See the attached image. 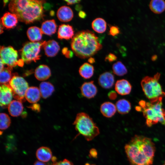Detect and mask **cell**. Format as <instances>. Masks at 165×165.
Listing matches in <instances>:
<instances>
[{
    "label": "cell",
    "mask_w": 165,
    "mask_h": 165,
    "mask_svg": "<svg viewBox=\"0 0 165 165\" xmlns=\"http://www.w3.org/2000/svg\"><path fill=\"white\" fill-rule=\"evenodd\" d=\"M51 160L52 163L50 165H73L71 162L66 159L57 161L56 158L55 156H53Z\"/></svg>",
    "instance_id": "34"
},
{
    "label": "cell",
    "mask_w": 165,
    "mask_h": 165,
    "mask_svg": "<svg viewBox=\"0 0 165 165\" xmlns=\"http://www.w3.org/2000/svg\"><path fill=\"white\" fill-rule=\"evenodd\" d=\"M45 42H28L25 43L20 50L23 61L28 63L39 60L40 57L39 53L41 47Z\"/></svg>",
    "instance_id": "7"
},
{
    "label": "cell",
    "mask_w": 165,
    "mask_h": 165,
    "mask_svg": "<svg viewBox=\"0 0 165 165\" xmlns=\"http://www.w3.org/2000/svg\"><path fill=\"white\" fill-rule=\"evenodd\" d=\"M100 112L102 115L107 118H111L116 113V105L109 101L103 103L101 105Z\"/></svg>",
    "instance_id": "21"
},
{
    "label": "cell",
    "mask_w": 165,
    "mask_h": 165,
    "mask_svg": "<svg viewBox=\"0 0 165 165\" xmlns=\"http://www.w3.org/2000/svg\"><path fill=\"white\" fill-rule=\"evenodd\" d=\"M66 2L67 4L68 5H72L76 3H77L80 2H81L80 0H64Z\"/></svg>",
    "instance_id": "39"
},
{
    "label": "cell",
    "mask_w": 165,
    "mask_h": 165,
    "mask_svg": "<svg viewBox=\"0 0 165 165\" xmlns=\"http://www.w3.org/2000/svg\"><path fill=\"white\" fill-rule=\"evenodd\" d=\"M12 90L9 84H2L0 87V104L1 107H8L12 101Z\"/></svg>",
    "instance_id": "11"
},
{
    "label": "cell",
    "mask_w": 165,
    "mask_h": 165,
    "mask_svg": "<svg viewBox=\"0 0 165 165\" xmlns=\"http://www.w3.org/2000/svg\"><path fill=\"white\" fill-rule=\"evenodd\" d=\"M80 89L82 95L88 99L94 97L97 92V87L93 81L84 82Z\"/></svg>",
    "instance_id": "12"
},
{
    "label": "cell",
    "mask_w": 165,
    "mask_h": 165,
    "mask_svg": "<svg viewBox=\"0 0 165 165\" xmlns=\"http://www.w3.org/2000/svg\"><path fill=\"white\" fill-rule=\"evenodd\" d=\"M41 96L39 89L35 86L28 88L25 94V98L30 103H35L40 99Z\"/></svg>",
    "instance_id": "22"
},
{
    "label": "cell",
    "mask_w": 165,
    "mask_h": 165,
    "mask_svg": "<svg viewBox=\"0 0 165 165\" xmlns=\"http://www.w3.org/2000/svg\"><path fill=\"white\" fill-rule=\"evenodd\" d=\"M78 15L80 18L82 19L85 18L86 16V13L82 11H80L79 12Z\"/></svg>",
    "instance_id": "41"
},
{
    "label": "cell",
    "mask_w": 165,
    "mask_h": 165,
    "mask_svg": "<svg viewBox=\"0 0 165 165\" xmlns=\"http://www.w3.org/2000/svg\"><path fill=\"white\" fill-rule=\"evenodd\" d=\"M68 51V49L67 47L64 48L62 50V53L63 54L65 55L66 52Z\"/></svg>",
    "instance_id": "46"
},
{
    "label": "cell",
    "mask_w": 165,
    "mask_h": 165,
    "mask_svg": "<svg viewBox=\"0 0 165 165\" xmlns=\"http://www.w3.org/2000/svg\"><path fill=\"white\" fill-rule=\"evenodd\" d=\"M115 89L119 94L125 95L130 93L132 86L128 81L125 79H121L118 80L116 82Z\"/></svg>",
    "instance_id": "16"
},
{
    "label": "cell",
    "mask_w": 165,
    "mask_h": 165,
    "mask_svg": "<svg viewBox=\"0 0 165 165\" xmlns=\"http://www.w3.org/2000/svg\"><path fill=\"white\" fill-rule=\"evenodd\" d=\"M74 31L72 27L69 24H62L59 26L58 38L60 39H69L74 35Z\"/></svg>",
    "instance_id": "17"
},
{
    "label": "cell",
    "mask_w": 165,
    "mask_h": 165,
    "mask_svg": "<svg viewBox=\"0 0 165 165\" xmlns=\"http://www.w3.org/2000/svg\"><path fill=\"white\" fill-rule=\"evenodd\" d=\"M4 64L0 60V71H1L4 68Z\"/></svg>",
    "instance_id": "47"
},
{
    "label": "cell",
    "mask_w": 165,
    "mask_h": 165,
    "mask_svg": "<svg viewBox=\"0 0 165 165\" xmlns=\"http://www.w3.org/2000/svg\"><path fill=\"white\" fill-rule=\"evenodd\" d=\"M73 125L78 134L82 135L88 141L92 140L100 133L98 128L92 118L83 112L76 115Z\"/></svg>",
    "instance_id": "4"
},
{
    "label": "cell",
    "mask_w": 165,
    "mask_h": 165,
    "mask_svg": "<svg viewBox=\"0 0 165 165\" xmlns=\"http://www.w3.org/2000/svg\"><path fill=\"white\" fill-rule=\"evenodd\" d=\"M42 46L43 47L45 54L48 57L55 56L60 50L58 43L53 40L47 42L45 41Z\"/></svg>",
    "instance_id": "15"
},
{
    "label": "cell",
    "mask_w": 165,
    "mask_h": 165,
    "mask_svg": "<svg viewBox=\"0 0 165 165\" xmlns=\"http://www.w3.org/2000/svg\"><path fill=\"white\" fill-rule=\"evenodd\" d=\"M89 154L90 157L96 158L97 156V152L95 149L93 148L90 149Z\"/></svg>",
    "instance_id": "38"
},
{
    "label": "cell",
    "mask_w": 165,
    "mask_h": 165,
    "mask_svg": "<svg viewBox=\"0 0 165 165\" xmlns=\"http://www.w3.org/2000/svg\"><path fill=\"white\" fill-rule=\"evenodd\" d=\"M57 15L58 19L63 22L70 21L74 16L72 9L66 6L61 7L57 11Z\"/></svg>",
    "instance_id": "18"
},
{
    "label": "cell",
    "mask_w": 165,
    "mask_h": 165,
    "mask_svg": "<svg viewBox=\"0 0 165 165\" xmlns=\"http://www.w3.org/2000/svg\"><path fill=\"white\" fill-rule=\"evenodd\" d=\"M43 2L42 1L39 0H12L8 7L9 10L16 15L19 21L29 24L42 17Z\"/></svg>",
    "instance_id": "2"
},
{
    "label": "cell",
    "mask_w": 165,
    "mask_h": 165,
    "mask_svg": "<svg viewBox=\"0 0 165 165\" xmlns=\"http://www.w3.org/2000/svg\"><path fill=\"white\" fill-rule=\"evenodd\" d=\"M158 56L156 55H153L152 56L151 60L153 61H155L156 60Z\"/></svg>",
    "instance_id": "44"
},
{
    "label": "cell",
    "mask_w": 165,
    "mask_h": 165,
    "mask_svg": "<svg viewBox=\"0 0 165 165\" xmlns=\"http://www.w3.org/2000/svg\"><path fill=\"white\" fill-rule=\"evenodd\" d=\"M160 76V74L157 73L153 77H145L141 81L143 91L151 102H156L165 97V93L159 82Z\"/></svg>",
    "instance_id": "5"
},
{
    "label": "cell",
    "mask_w": 165,
    "mask_h": 165,
    "mask_svg": "<svg viewBox=\"0 0 165 165\" xmlns=\"http://www.w3.org/2000/svg\"><path fill=\"white\" fill-rule=\"evenodd\" d=\"M119 28L117 26H112L110 27L109 35L113 36L117 35L120 33Z\"/></svg>",
    "instance_id": "35"
},
{
    "label": "cell",
    "mask_w": 165,
    "mask_h": 165,
    "mask_svg": "<svg viewBox=\"0 0 165 165\" xmlns=\"http://www.w3.org/2000/svg\"><path fill=\"white\" fill-rule=\"evenodd\" d=\"M33 165H46L44 163L41 162L38 160L36 161Z\"/></svg>",
    "instance_id": "42"
},
{
    "label": "cell",
    "mask_w": 165,
    "mask_h": 165,
    "mask_svg": "<svg viewBox=\"0 0 165 165\" xmlns=\"http://www.w3.org/2000/svg\"></svg>",
    "instance_id": "51"
},
{
    "label": "cell",
    "mask_w": 165,
    "mask_h": 165,
    "mask_svg": "<svg viewBox=\"0 0 165 165\" xmlns=\"http://www.w3.org/2000/svg\"><path fill=\"white\" fill-rule=\"evenodd\" d=\"M94 72V66L88 63H85L80 67L79 73L83 78L87 79L91 78L93 75Z\"/></svg>",
    "instance_id": "26"
},
{
    "label": "cell",
    "mask_w": 165,
    "mask_h": 165,
    "mask_svg": "<svg viewBox=\"0 0 165 165\" xmlns=\"http://www.w3.org/2000/svg\"><path fill=\"white\" fill-rule=\"evenodd\" d=\"M149 7L153 13L160 14L165 10V1L163 0H152L149 4Z\"/></svg>",
    "instance_id": "28"
},
{
    "label": "cell",
    "mask_w": 165,
    "mask_h": 165,
    "mask_svg": "<svg viewBox=\"0 0 165 165\" xmlns=\"http://www.w3.org/2000/svg\"><path fill=\"white\" fill-rule=\"evenodd\" d=\"M117 59V57L114 54L110 53L106 57L105 60L111 62L115 61Z\"/></svg>",
    "instance_id": "36"
},
{
    "label": "cell",
    "mask_w": 165,
    "mask_h": 165,
    "mask_svg": "<svg viewBox=\"0 0 165 165\" xmlns=\"http://www.w3.org/2000/svg\"><path fill=\"white\" fill-rule=\"evenodd\" d=\"M0 119V128L1 130H6L9 127L11 120L8 115L5 113H1Z\"/></svg>",
    "instance_id": "33"
},
{
    "label": "cell",
    "mask_w": 165,
    "mask_h": 165,
    "mask_svg": "<svg viewBox=\"0 0 165 165\" xmlns=\"http://www.w3.org/2000/svg\"><path fill=\"white\" fill-rule=\"evenodd\" d=\"M163 165H165V163H164V164Z\"/></svg>",
    "instance_id": "50"
},
{
    "label": "cell",
    "mask_w": 165,
    "mask_h": 165,
    "mask_svg": "<svg viewBox=\"0 0 165 165\" xmlns=\"http://www.w3.org/2000/svg\"><path fill=\"white\" fill-rule=\"evenodd\" d=\"M115 105L118 112L121 114L128 113L131 108V105L130 102L124 99L118 100L116 102Z\"/></svg>",
    "instance_id": "29"
},
{
    "label": "cell",
    "mask_w": 165,
    "mask_h": 165,
    "mask_svg": "<svg viewBox=\"0 0 165 165\" xmlns=\"http://www.w3.org/2000/svg\"><path fill=\"white\" fill-rule=\"evenodd\" d=\"M18 55L17 52L12 46L6 47L1 46L0 47V60L4 64H6L8 67L12 69L17 64H20L17 60Z\"/></svg>",
    "instance_id": "10"
},
{
    "label": "cell",
    "mask_w": 165,
    "mask_h": 165,
    "mask_svg": "<svg viewBox=\"0 0 165 165\" xmlns=\"http://www.w3.org/2000/svg\"><path fill=\"white\" fill-rule=\"evenodd\" d=\"M130 141L138 147L146 157L153 161L156 149L151 139L142 136L135 135Z\"/></svg>",
    "instance_id": "8"
},
{
    "label": "cell",
    "mask_w": 165,
    "mask_h": 165,
    "mask_svg": "<svg viewBox=\"0 0 165 165\" xmlns=\"http://www.w3.org/2000/svg\"><path fill=\"white\" fill-rule=\"evenodd\" d=\"M85 165H90L89 163H86Z\"/></svg>",
    "instance_id": "49"
},
{
    "label": "cell",
    "mask_w": 165,
    "mask_h": 165,
    "mask_svg": "<svg viewBox=\"0 0 165 165\" xmlns=\"http://www.w3.org/2000/svg\"><path fill=\"white\" fill-rule=\"evenodd\" d=\"M89 63L91 64H92L95 62V61L94 58L91 57L89 58L88 60Z\"/></svg>",
    "instance_id": "43"
},
{
    "label": "cell",
    "mask_w": 165,
    "mask_h": 165,
    "mask_svg": "<svg viewBox=\"0 0 165 165\" xmlns=\"http://www.w3.org/2000/svg\"><path fill=\"white\" fill-rule=\"evenodd\" d=\"M162 99L153 103L140 101L137 111L142 112L146 119V123L148 127L160 123L165 125V111L162 107Z\"/></svg>",
    "instance_id": "3"
},
{
    "label": "cell",
    "mask_w": 165,
    "mask_h": 165,
    "mask_svg": "<svg viewBox=\"0 0 165 165\" xmlns=\"http://www.w3.org/2000/svg\"><path fill=\"white\" fill-rule=\"evenodd\" d=\"M108 95L109 99L112 100L116 99L117 97L116 92L113 90L110 91L108 94Z\"/></svg>",
    "instance_id": "37"
},
{
    "label": "cell",
    "mask_w": 165,
    "mask_h": 165,
    "mask_svg": "<svg viewBox=\"0 0 165 165\" xmlns=\"http://www.w3.org/2000/svg\"><path fill=\"white\" fill-rule=\"evenodd\" d=\"M82 8V6L80 5H77L76 6L75 9L77 11H79Z\"/></svg>",
    "instance_id": "45"
},
{
    "label": "cell",
    "mask_w": 165,
    "mask_h": 165,
    "mask_svg": "<svg viewBox=\"0 0 165 165\" xmlns=\"http://www.w3.org/2000/svg\"><path fill=\"white\" fill-rule=\"evenodd\" d=\"M39 89L41 97L43 98H46L52 95L54 88L51 83L43 82L40 84Z\"/></svg>",
    "instance_id": "27"
},
{
    "label": "cell",
    "mask_w": 165,
    "mask_h": 165,
    "mask_svg": "<svg viewBox=\"0 0 165 165\" xmlns=\"http://www.w3.org/2000/svg\"><path fill=\"white\" fill-rule=\"evenodd\" d=\"M73 53H74L73 52L70 50H68L65 55L67 58H70L73 57Z\"/></svg>",
    "instance_id": "40"
},
{
    "label": "cell",
    "mask_w": 165,
    "mask_h": 165,
    "mask_svg": "<svg viewBox=\"0 0 165 165\" xmlns=\"http://www.w3.org/2000/svg\"><path fill=\"white\" fill-rule=\"evenodd\" d=\"M12 69L8 67L0 71V82L1 84H7L9 82L13 76L11 71Z\"/></svg>",
    "instance_id": "32"
},
{
    "label": "cell",
    "mask_w": 165,
    "mask_h": 165,
    "mask_svg": "<svg viewBox=\"0 0 165 165\" xmlns=\"http://www.w3.org/2000/svg\"><path fill=\"white\" fill-rule=\"evenodd\" d=\"M18 20L16 15L7 12L5 13L1 18L0 24L6 28H11L16 25Z\"/></svg>",
    "instance_id": "14"
},
{
    "label": "cell",
    "mask_w": 165,
    "mask_h": 165,
    "mask_svg": "<svg viewBox=\"0 0 165 165\" xmlns=\"http://www.w3.org/2000/svg\"><path fill=\"white\" fill-rule=\"evenodd\" d=\"M8 84L12 90L13 97L21 101L23 100L29 88L26 81L21 77L14 75Z\"/></svg>",
    "instance_id": "9"
},
{
    "label": "cell",
    "mask_w": 165,
    "mask_h": 165,
    "mask_svg": "<svg viewBox=\"0 0 165 165\" xmlns=\"http://www.w3.org/2000/svg\"><path fill=\"white\" fill-rule=\"evenodd\" d=\"M93 29L96 32L103 33L106 29L107 24L106 21L101 18H97L94 19L91 24Z\"/></svg>",
    "instance_id": "30"
},
{
    "label": "cell",
    "mask_w": 165,
    "mask_h": 165,
    "mask_svg": "<svg viewBox=\"0 0 165 165\" xmlns=\"http://www.w3.org/2000/svg\"><path fill=\"white\" fill-rule=\"evenodd\" d=\"M57 27L54 20H47L42 23L41 29L43 34L51 36L56 32Z\"/></svg>",
    "instance_id": "23"
},
{
    "label": "cell",
    "mask_w": 165,
    "mask_h": 165,
    "mask_svg": "<svg viewBox=\"0 0 165 165\" xmlns=\"http://www.w3.org/2000/svg\"><path fill=\"white\" fill-rule=\"evenodd\" d=\"M36 156L38 161L44 163L48 162L53 157L51 149L46 146H42L38 148L36 152Z\"/></svg>",
    "instance_id": "19"
},
{
    "label": "cell",
    "mask_w": 165,
    "mask_h": 165,
    "mask_svg": "<svg viewBox=\"0 0 165 165\" xmlns=\"http://www.w3.org/2000/svg\"><path fill=\"white\" fill-rule=\"evenodd\" d=\"M71 45L75 55L83 59L91 57L102 48L97 36L89 30L77 32L72 38Z\"/></svg>",
    "instance_id": "1"
},
{
    "label": "cell",
    "mask_w": 165,
    "mask_h": 165,
    "mask_svg": "<svg viewBox=\"0 0 165 165\" xmlns=\"http://www.w3.org/2000/svg\"><path fill=\"white\" fill-rule=\"evenodd\" d=\"M3 27V26L2 27L1 24L0 25V34H2L3 32V28H2Z\"/></svg>",
    "instance_id": "48"
},
{
    "label": "cell",
    "mask_w": 165,
    "mask_h": 165,
    "mask_svg": "<svg viewBox=\"0 0 165 165\" xmlns=\"http://www.w3.org/2000/svg\"><path fill=\"white\" fill-rule=\"evenodd\" d=\"M8 110L9 114L13 117H17L22 113L23 107L21 102L18 100L12 101L9 105Z\"/></svg>",
    "instance_id": "24"
},
{
    "label": "cell",
    "mask_w": 165,
    "mask_h": 165,
    "mask_svg": "<svg viewBox=\"0 0 165 165\" xmlns=\"http://www.w3.org/2000/svg\"><path fill=\"white\" fill-rule=\"evenodd\" d=\"M115 78L113 74L109 72H105L101 74L98 79L99 85L103 88L108 89L113 86Z\"/></svg>",
    "instance_id": "13"
},
{
    "label": "cell",
    "mask_w": 165,
    "mask_h": 165,
    "mask_svg": "<svg viewBox=\"0 0 165 165\" xmlns=\"http://www.w3.org/2000/svg\"><path fill=\"white\" fill-rule=\"evenodd\" d=\"M112 69L113 73L118 76H123L127 72V70L126 66L119 61L113 64Z\"/></svg>",
    "instance_id": "31"
},
{
    "label": "cell",
    "mask_w": 165,
    "mask_h": 165,
    "mask_svg": "<svg viewBox=\"0 0 165 165\" xmlns=\"http://www.w3.org/2000/svg\"><path fill=\"white\" fill-rule=\"evenodd\" d=\"M51 75V71L47 65L42 64L38 67L35 71V76L38 80L44 81L48 79Z\"/></svg>",
    "instance_id": "20"
},
{
    "label": "cell",
    "mask_w": 165,
    "mask_h": 165,
    "mask_svg": "<svg viewBox=\"0 0 165 165\" xmlns=\"http://www.w3.org/2000/svg\"><path fill=\"white\" fill-rule=\"evenodd\" d=\"M128 159L132 165H151L153 161L148 159L138 147L131 141L125 146Z\"/></svg>",
    "instance_id": "6"
},
{
    "label": "cell",
    "mask_w": 165,
    "mask_h": 165,
    "mask_svg": "<svg viewBox=\"0 0 165 165\" xmlns=\"http://www.w3.org/2000/svg\"><path fill=\"white\" fill-rule=\"evenodd\" d=\"M27 35L31 42H38L42 38V33L41 28L36 26L29 28L27 32Z\"/></svg>",
    "instance_id": "25"
}]
</instances>
